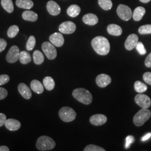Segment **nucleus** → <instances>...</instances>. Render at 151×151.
Segmentation results:
<instances>
[{
    "mask_svg": "<svg viewBox=\"0 0 151 151\" xmlns=\"http://www.w3.org/2000/svg\"><path fill=\"white\" fill-rule=\"evenodd\" d=\"M19 32V28L17 25H12L9 28L7 31V35L9 38L15 37Z\"/></svg>",
    "mask_w": 151,
    "mask_h": 151,
    "instance_id": "obj_31",
    "label": "nucleus"
},
{
    "mask_svg": "<svg viewBox=\"0 0 151 151\" xmlns=\"http://www.w3.org/2000/svg\"><path fill=\"white\" fill-rule=\"evenodd\" d=\"M50 43L57 47H62L65 43V39L62 34L60 32H54L49 37Z\"/></svg>",
    "mask_w": 151,
    "mask_h": 151,
    "instance_id": "obj_11",
    "label": "nucleus"
},
{
    "mask_svg": "<svg viewBox=\"0 0 151 151\" xmlns=\"http://www.w3.org/2000/svg\"><path fill=\"white\" fill-rule=\"evenodd\" d=\"M20 50L16 45L11 47L6 55V59L9 63H14L19 60Z\"/></svg>",
    "mask_w": 151,
    "mask_h": 151,
    "instance_id": "obj_8",
    "label": "nucleus"
},
{
    "mask_svg": "<svg viewBox=\"0 0 151 151\" xmlns=\"http://www.w3.org/2000/svg\"><path fill=\"white\" fill-rule=\"evenodd\" d=\"M72 95L79 102L85 105H89L92 101V96L90 92L85 88H78L72 92Z\"/></svg>",
    "mask_w": 151,
    "mask_h": 151,
    "instance_id": "obj_2",
    "label": "nucleus"
},
{
    "mask_svg": "<svg viewBox=\"0 0 151 151\" xmlns=\"http://www.w3.org/2000/svg\"><path fill=\"white\" fill-rule=\"evenodd\" d=\"M151 116V111L148 109L143 108L134 116L133 123L136 126L140 127L150 118Z\"/></svg>",
    "mask_w": 151,
    "mask_h": 151,
    "instance_id": "obj_4",
    "label": "nucleus"
},
{
    "mask_svg": "<svg viewBox=\"0 0 151 151\" xmlns=\"http://www.w3.org/2000/svg\"><path fill=\"white\" fill-rule=\"evenodd\" d=\"M116 12L119 17L124 21H128L133 16L132 10L128 6L120 4L118 6Z\"/></svg>",
    "mask_w": 151,
    "mask_h": 151,
    "instance_id": "obj_7",
    "label": "nucleus"
},
{
    "mask_svg": "<svg viewBox=\"0 0 151 151\" xmlns=\"http://www.w3.org/2000/svg\"><path fill=\"white\" fill-rule=\"evenodd\" d=\"M134 89L136 92L138 93H143L147 91V86L146 84L141 81H137L134 83Z\"/></svg>",
    "mask_w": 151,
    "mask_h": 151,
    "instance_id": "obj_30",
    "label": "nucleus"
},
{
    "mask_svg": "<svg viewBox=\"0 0 151 151\" xmlns=\"http://www.w3.org/2000/svg\"><path fill=\"white\" fill-rule=\"evenodd\" d=\"M33 60L34 63L37 65H40L42 64L44 61V57L43 53L38 50H36L33 53Z\"/></svg>",
    "mask_w": 151,
    "mask_h": 151,
    "instance_id": "obj_26",
    "label": "nucleus"
},
{
    "mask_svg": "<svg viewBox=\"0 0 151 151\" xmlns=\"http://www.w3.org/2000/svg\"><path fill=\"white\" fill-rule=\"evenodd\" d=\"M30 87L32 91L38 94H41L43 92V86L42 83L38 80H32L30 83Z\"/></svg>",
    "mask_w": 151,
    "mask_h": 151,
    "instance_id": "obj_21",
    "label": "nucleus"
},
{
    "mask_svg": "<svg viewBox=\"0 0 151 151\" xmlns=\"http://www.w3.org/2000/svg\"><path fill=\"white\" fill-rule=\"evenodd\" d=\"M125 148L127 149L129 148L130 145L134 142V137L132 135H128L126 139H125Z\"/></svg>",
    "mask_w": 151,
    "mask_h": 151,
    "instance_id": "obj_36",
    "label": "nucleus"
},
{
    "mask_svg": "<svg viewBox=\"0 0 151 151\" xmlns=\"http://www.w3.org/2000/svg\"><path fill=\"white\" fill-rule=\"evenodd\" d=\"M146 13V9L143 7H138L135 9L133 14V18L136 22H139L142 19Z\"/></svg>",
    "mask_w": 151,
    "mask_h": 151,
    "instance_id": "obj_22",
    "label": "nucleus"
},
{
    "mask_svg": "<svg viewBox=\"0 0 151 151\" xmlns=\"http://www.w3.org/2000/svg\"><path fill=\"white\" fill-rule=\"evenodd\" d=\"M55 146V142L48 136L43 135L40 137L36 143V147L39 151H49L53 149Z\"/></svg>",
    "mask_w": 151,
    "mask_h": 151,
    "instance_id": "obj_3",
    "label": "nucleus"
},
{
    "mask_svg": "<svg viewBox=\"0 0 151 151\" xmlns=\"http://www.w3.org/2000/svg\"><path fill=\"white\" fill-rule=\"evenodd\" d=\"M59 116L62 121L68 123L73 121L76 119V113L73 109L65 106L60 109Z\"/></svg>",
    "mask_w": 151,
    "mask_h": 151,
    "instance_id": "obj_5",
    "label": "nucleus"
},
{
    "mask_svg": "<svg viewBox=\"0 0 151 151\" xmlns=\"http://www.w3.org/2000/svg\"><path fill=\"white\" fill-rule=\"evenodd\" d=\"M138 42V36L134 34H132L128 36L127 40L125 42V48L128 50H132V49L134 48Z\"/></svg>",
    "mask_w": 151,
    "mask_h": 151,
    "instance_id": "obj_12",
    "label": "nucleus"
},
{
    "mask_svg": "<svg viewBox=\"0 0 151 151\" xmlns=\"http://www.w3.org/2000/svg\"><path fill=\"white\" fill-rule=\"evenodd\" d=\"M10 81V77L7 75H0V86L4 85Z\"/></svg>",
    "mask_w": 151,
    "mask_h": 151,
    "instance_id": "obj_37",
    "label": "nucleus"
},
{
    "mask_svg": "<svg viewBox=\"0 0 151 151\" xmlns=\"http://www.w3.org/2000/svg\"><path fill=\"white\" fill-rule=\"evenodd\" d=\"M18 90L22 96L27 100L30 99L32 96V93L30 88L24 83H20L19 85Z\"/></svg>",
    "mask_w": 151,
    "mask_h": 151,
    "instance_id": "obj_16",
    "label": "nucleus"
},
{
    "mask_svg": "<svg viewBox=\"0 0 151 151\" xmlns=\"http://www.w3.org/2000/svg\"><path fill=\"white\" fill-rule=\"evenodd\" d=\"M134 100L136 104L142 108L148 109L151 106V99L146 95L142 94V93L137 95Z\"/></svg>",
    "mask_w": 151,
    "mask_h": 151,
    "instance_id": "obj_9",
    "label": "nucleus"
},
{
    "mask_svg": "<svg viewBox=\"0 0 151 151\" xmlns=\"http://www.w3.org/2000/svg\"><path fill=\"white\" fill-rule=\"evenodd\" d=\"M6 120L7 119L5 115L4 114L0 113V127L5 125Z\"/></svg>",
    "mask_w": 151,
    "mask_h": 151,
    "instance_id": "obj_41",
    "label": "nucleus"
},
{
    "mask_svg": "<svg viewBox=\"0 0 151 151\" xmlns=\"http://www.w3.org/2000/svg\"><path fill=\"white\" fill-rule=\"evenodd\" d=\"M8 95V92L5 88L0 87V100H4L7 97Z\"/></svg>",
    "mask_w": 151,
    "mask_h": 151,
    "instance_id": "obj_39",
    "label": "nucleus"
},
{
    "mask_svg": "<svg viewBox=\"0 0 151 151\" xmlns=\"http://www.w3.org/2000/svg\"><path fill=\"white\" fill-rule=\"evenodd\" d=\"M42 48L44 54L49 60H54L57 57V49L52 43L48 42H44L42 45Z\"/></svg>",
    "mask_w": 151,
    "mask_h": 151,
    "instance_id": "obj_6",
    "label": "nucleus"
},
{
    "mask_svg": "<svg viewBox=\"0 0 151 151\" xmlns=\"http://www.w3.org/2000/svg\"><path fill=\"white\" fill-rule=\"evenodd\" d=\"M22 17L24 20L32 22H36L38 19L37 14L30 10L24 11L22 14Z\"/></svg>",
    "mask_w": 151,
    "mask_h": 151,
    "instance_id": "obj_20",
    "label": "nucleus"
},
{
    "mask_svg": "<svg viewBox=\"0 0 151 151\" xmlns=\"http://www.w3.org/2000/svg\"><path fill=\"white\" fill-rule=\"evenodd\" d=\"M92 47L99 55H106L109 53L110 45L108 39L104 37L99 36L92 39Z\"/></svg>",
    "mask_w": 151,
    "mask_h": 151,
    "instance_id": "obj_1",
    "label": "nucleus"
},
{
    "mask_svg": "<svg viewBox=\"0 0 151 151\" xmlns=\"http://www.w3.org/2000/svg\"><path fill=\"white\" fill-rule=\"evenodd\" d=\"M81 12V8L77 5H72L67 9V12L71 17H75L78 16Z\"/></svg>",
    "mask_w": 151,
    "mask_h": 151,
    "instance_id": "obj_24",
    "label": "nucleus"
},
{
    "mask_svg": "<svg viewBox=\"0 0 151 151\" xmlns=\"http://www.w3.org/2000/svg\"><path fill=\"white\" fill-rule=\"evenodd\" d=\"M151 137V133H148L147 134H146L144 135L143 137H142V138H141V140L143 142L146 141V140H148Z\"/></svg>",
    "mask_w": 151,
    "mask_h": 151,
    "instance_id": "obj_43",
    "label": "nucleus"
},
{
    "mask_svg": "<svg viewBox=\"0 0 151 151\" xmlns=\"http://www.w3.org/2000/svg\"><path fill=\"white\" fill-rule=\"evenodd\" d=\"M47 9L49 13L53 16L59 15L61 11L60 5L54 1H49L47 4Z\"/></svg>",
    "mask_w": 151,
    "mask_h": 151,
    "instance_id": "obj_15",
    "label": "nucleus"
},
{
    "mask_svg": "<svg viewBox=\"0 0 151 151\" xmlns=\"http://www.w3.org/2000/svg\"><path fill=\"white\" fill-rule=\"evenodd\" d=\"M82 20L85 24L91 26L96 25L99 21L97 16L96 15L91 13L84 15L82 18Z\"/></svg>",
    "mask_w": 151,
    "mask_h": 151,
    "instance_id": "obj_18",
    "label": "nucleus"
},
{
    "mask_svg": "<svg viewBox=\"0 0 151 151\" xmlns=\"http://www.w3.org/2000/svg\"><path fill=\"white\" fill-rule=\"evenodd\" d=\"M111 82V78L110 76L104 73L97 76L96 78V82L97 86L102 88L108 86Z\"/></svg>",
    "mask_w": 151,
    "mask_h": 151,
    "instance_id": "obj_13",
    "label": "nucleus"
},
{
    "mask_svg": "<svg viewBox=\"0 0 151 151\" xmlns=\"http://www.w3.org/2000/svg\"><path fill=\"white\" fill-rule=\"evenodd\" d=\"M6 128L10 131H16L21 127L20 122L14 119H9L6 120L5 124Z\"/></svg>",
    "mask_w": 151,
    "mask_h": 151,
    "instance_id": "obj_17",
    "label": "nucleus"
},
{
    "mask_svg": "<svg viewBox=\"0 0 151 151\" xmlns=\"http://www.w3.org/2000/svg\"><path fill=\"white\" fill-rule=\"evenodd\" d=\"M91 124L95 126H100L105 124L107 122V117L103 114H95L90 118Z\"/></svg>",
    "mask_w": 151,
    "mask_h": 151,
    "instance_id": "obj_14",
    "label": "nucleus"
},
{
    "mask_svg": "<svg viewBox=\"0 0 151 151\" xmlns=\"http://www.w3.org/2000/svg\"><path fill=\"white\" fill-rule=\"evenodd\" d=\"M76 26L73 22H65L60 24L59 27V31L62 34H70L75 32Z\"/></svg>",
    "mask_w": 151,
    "mask_h": 151,
    "instance_id": "obj_10",
    "label": "nucleus"
},
{
    "mask_svg": "<svg viewBox=\"0 0 151 151\" xmlns=\"http://www.w3.org/2000/svg\"><path fill=\"white\" fill-rule=\"evenodd\" d=\"M108 33L114 36H120L122 35L123 30L122 27L116 24H110L107 27Z\"/></svg>",
    "mask_w": 151,
    "mask_h": 151,
    "instance_id": "obj_19",
    "label": "nucleus"
},
{
    "mask_svg": "<svg viewBox=\"0 0 151 151\" xmlns=\"http://www.w3.org/2000/svg\"><path fill=\"white\" fill-rule=\"evenodd\" d=\"M140 2H143V3H148V2H149L151 0H139Z\"/></svg>",
    "mask_w": 151,
    "mask_h": 151,
    "instance_id": "obj_45",
    "label": "nucleus"
},
{
    "mask_svg": "<svg viewBox=\"0 0 151 151\" xmlns=\"http://www.w3.org/2000/svg\"><path fill=\"white\" fill-rule=\"evenodd\" d=\"M98 2L104 10H109L113 7V3L111 0H98Z\"/></svg>",
    "mask_w": 151,
    "mask_h": 151,
    "instance_id": "obj_29",
    "label": "nucleus"
},
{
    "mask_svg": "<svg viewBox=\"0 0 151 151\" xmlns=\"http://www.w3.org/2000/svg\"><path fill=\"white\" fill-rule=\"evenodd\" d=\"M16 5L22 9H30L33 7L34 3L32 0H16Z\"/></svg>",
    "mask_w": 151,
    "mask_h": 151,
    "instance_id": "obj_23",
    "label": "nucleus"
},
{
    "mask_svg": "<svg viewBox=\"0 0 151 151\" xmlns=\"http://www.w3.org/2000/svg\"><path fill=\"white\" fill-rule=\"evenodd\" d=\"M138 32L140 34H151V25L147 24L141 26L138 29Z\"/></svg>",
    "mask_w": 151,
    "mask_h": 151,
    "instance_id": "obj_33",
    "label": "nucleus"
},
{
    "mask_svg": "<svg viewBox=\"0 0 151 151\" xmlns=\"http://www.w3.org/2000/svg\"><path fill=\"white\" fill-rule=\"evenodd\" d=\"M84 151H105V150L95 145H89L85 147Z\"/></svg>",
    "mask_w": 151,
    "mask_h": 151,
    "instance_id": "obj_34",
    "label": "nucleus"
},
{
    "mask_svg": "<svg viewBox=\"0 0 151 151\" xmlns=\"http://www.w3.org/2000/svg\"><path fill=\"white\" fill-rule=\"evenodd\" d=\"M143 80L147 84L151 85V72H147L144 73L143 76Z\"/></svg>",
    "mask_w": 151,
    "mask_h": 151,
    "instance_id": "obj_38",
    "label": "nucleus"
},
{
    "mask_svg": "<svg viewBox=\"0 0 151 151\" xmlns=\"http://www.w3.org/2000/svg\"><path fill=\"white\" fill-rule=\"evenodd\" d=\"M43 82L44 86L45 87V88L47 90L51 91L54 89L55 87V82L52 77L49 76L45 77L44 78Z\"/></svg>",
    "mask_w": 151,
    "mask_h": 151,
    "instance_id": "obj_25",
    "label": "nucleus"
},
{
    "mask_svg": "<svg viewBox=\"0 0 151 151\" xmlns=\"http://www.w3.org/2000/svg\"><path fill=\"white\" fill-rule=\"evenodd\" d=\"M20 62L23 65H27L32 60L31 56L27 51H22L19 55Z\"/></svg>",
    "mask_w": 151,
    "mask_h": 151,
    "instance_id": "obj_27",
    "label": "nucleus"
},
{
    "mask_svg": "<svg viewBox=\"0 0 151 151\" xmlns=\"http://www.w3.org/2000/svg\"><path fill=\"white\" fill-rule=\"evenodd\" d=\"M145 65L147 67L151 68V53L146 58Z\"/></svg>",
    "mask_w": 151,
    "mask_h": 151,
    "instance_id": "obj_42",
    "label": "nucleus"
},
{
    "mask_svg": "<svg viewBox=\"0 0 151 151\" xmlns=\"http://www.w3.org/2000/svg\"><path fill=\"white\" fill-rule=\"evenodd\" d=\"M135 48L140 55H145L146 54L147 51L144 47V45L142 42H138V43L135 46Z\"/></svg>",
    "mask_w": 151,
    "mask_h": 151,
    "instance_id": "obj_35",
    "label": "nucleus"
},
{
    "mask_svg": "<svg viewBox=\"0 0 151 151\" xmlns=\"http://www.w3.org/2000/svg\"><path fill=\"white\" fill-rule=\"evenodd\" d=\"M9 148L6 146H0V151H9Z\"/></svg>",
    "mask_w": 151,
    "mask_h": 151,
    "instance_id": "obj_44",
    "label": "nucleus"
},
{
    "mask_svg": "<svg viewBox=\"0 0 151 151\" xmlns=\"http://www.w3.org/2000/svg\"><path fill=\"white\" fill-rule=\"evenodd\" d=\"M7 46V42L5 39L1 38L0 39V52H2L5 49Z\"/></svg>",
    "mask_w": 151,
    "mask_h": 151,
    "instance_id": "obj_40",
    "label": "nucleus"
},
{
    "mask_svg": "<svg viewBox=\"0 0 151 151\" xmlns=\"http://www.w3.org/2000/svg\"><path fill=\"white\" fill-rule=\"evenodd\" d=\"M1 4L2 7L7 12L12 13L14 11V7L12 0H1Z\"/></svg>",
    "mask_w": 151,
    "mask_h": 151,
    "instance_id": "obj_28",
    "label": "nucleus"
},
{
    "mask_svg": "<svg viewBox=\"0 0 151 151\" xmlns=\"http://www.w3.org/2000/svg\"><path fill=\"white\" fill-rule=\"evenodd\" d=\"M35 44H36L35 38L33 35H31L29 38V39H28L27 43V45H26L27 50H29V51L32 50L35 46Z\"/></svg>",
    "mask_w": 151,
    "mask_h": 151,
    "instance_id": "obj_32",
    "label": "nucleus"
}]
</instances>
